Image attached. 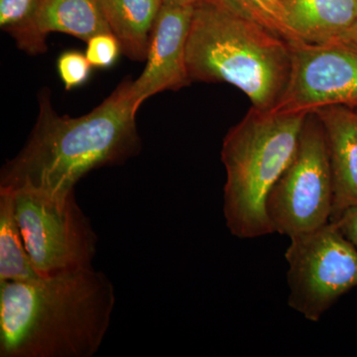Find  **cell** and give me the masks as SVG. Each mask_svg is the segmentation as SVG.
<instances>
[{"label":"cell","mask_w":357,"mask_h":357,"mask_svg":"<svg viewBox=\"0 0 357 357\" xmlns=\"http://www.w3.org/2000/svg\"><path fill=\"white\" fill-rule=\"evenodd\" d=\"M344 236L357 248V208H347L335 222Z\"/></svg>","instance_id":"d6986e66"},{"label":"cell","mask_w":357,"mask_h":357,"mask_svg":"<svg viewBox=\"0 0 357 357\" xmlns=\"http://www.w3.org/2000/svg\"><path fill=\"white\" fill-rule=\"evenodd\" d=\"M39 276L26 249L13 192L0 188V282L31 280Z\"/></svg>","instance_id":"5bb4252c"},{"label":"cell","mask_w":357,"mask_h":357,"mask_svg":"<svg viewBox=\"0 0 357 357\" xmlns=\"http://www.w3.org/2000/svg\"><path fill=\"white\" fill-rule=\"evenodd\" d=\"M86 56L93 67H112L119 58L121 50L119 40L112 33H103L86 42Z\"/></svg>","instance_id":"ac0fdd59"},{"label":"cell","mask_w":357,"mask_h":357,"mask_svg":"<svg viewBox=\"0 0 357 357\" xmlns=\"http://www.w3.org/2000/svg\"><path fill=\"white\" fill-rule=\"evenodd\" d=\"M291 70L273 109L277 114H310L324 107L357 109V51L337 42L289 41Z\"/></svg>","instance_id":"ba28073f"},{"label":"cell","mask_w":357,"mask_h":357,"mask_svg":"<svg viewBox=\"0 0 357 357\" xmlns=\"http://www.w3.org/2000/svg\"><path fill=\"white\" fill-rule=\"evenodd\" d=\"M290 241L285 253L289 307L307 321H319L357 287V248L333 222Z\"/></svg>","instance_id":"52a82bcc"},{"label":"cell","mask_w":357,"mask_h":357,"mask_svg":"<svg viewBox=\"0 0 357 357\" xmlns=\"http://www.w3.org/2000/svg\"><path fill=\"white\" fill-rule=\"evenodd\" d=\"M43 0H0V27L30 55L47 51L46 37L40 32L38 15Z\"/></svg>","instance_id":"9a60e30c"},{"label":"cell","mask_w":357,"mask_h":357,"mask_svg":"<svg viewBox=\"0 0 357 357\" xmlns=\"http://www.w3.org/2000/svg\"><path fill=\"white\" fill-rule=\"evenodd\" d=\"M356 112H357V109H356Z\"/></svg>","instance_id":"7402d4cb"},{"label":"cell","mask_w":357,"mask_h":357,"mask_svg":"<svg viewBox=\"0 0 357 357\" xmlns=\"http://www.w3.org/2000/svg\"><path fill=\"white\" fill-rule=\"evenodd\" d=\"M297 36L312 43L337 41L357 24V0H281Z\"/></svg>","instance_id":"8fae6325"},{"label":"cell","mask_w":357,"mask_h":357,"mask_svg":"<svg viewBox=\"0 0 357 357\" xmlns=\"http://www.w3.org/2000/svg\"><path fill=\"white\" fill-rule=\"evenodd\" d=\"M192 13L194 4H162L152 29L146 67L132 82L133 96L138 105L156 93L180 89L191 82L185 50Z\"/></svg>","instance_id":"9c48e42d"},{"label":"cell","mask_w":357,"mask_h":357,"mask_svg":"<svg viewBox=\"0 0 357 357\" xmlns=\"http://www.w3.org/2000/svg\"><path fill=\"white\" fill-rule=\"evenodd\" d=\"M335 42L347 45V46L351 47V48L357 51V24L354 25L351 29H349V31L345 33L342 38L338 39L337 41Z\"/></svg>","instance_id":"ffe728a7"},{"label":"cell","mask_w":357,"mask_h":357,"mask_svg":"<svg viewBox=\"0 0 357 357\" xmlns=\"http://www.w3.org/2000/svg\"><path fill=\"white\" fill-rule=\"evenodd\" d=\"M185 63L191 81L232 84L253 107L269 112L287 86L291 48L287 40L213 0H198Z\"/></svg>","instance_id":"3957f363"},{"label":"cell","mask_w":357,"mask_h":357,"mask_svg":"<svg viewBox=\"0 0 357 357\" xmlns=\"http://www.w3.org/2000/svg\"><path fill=\"white\" fill-rule=\"evenodd\" d=\"M333 195L325 130L312 112L293 159L267 195L265 211L274 234L292 238L330 222Z\"/></svg>","instance_id":"5b68a950"},{"label":"cell","mask_w":357,"mask_h":357,"mask_svg":"<svg viewBox=\"0 0 357 357\" xmlns=\"http://www.w3.org/2000/svg\"><path fill=\"white\" fill-rule=\"evenodd\" d=\"M237 16L263 26L282 38L300 39L289 23L281 0H213Z\"/></svg>","instance_id":"2e32d148"},{"label":"cell","mask_w":357,"mask_h":357,"mask_svg":"<svg viewBox=\"0 0 357 357\" xmlns=\"http://www.w3.org/2000/svg\"><path fill=\"white\" fill-rule=\"evenodd\" d=\"M198 0H162L164 4H170V6H192Z\"/></svg>","instance_id":"44dd1931"},{"label":"cell","mask_w":357,"mask_h":357,"mask_svg":"<svg viewBox=\"0 0 357 357\" xmlns=\"http://www.w3.org/2000/svg\"><path fill=\"white\" fill-rule=\"evenodd\" d=\"M11 192L26 249L41 276L93 267L98 237L75 192L66 196L29 189Z\"/></svg>","instance_id":"8992f818"},{"label":"cell","mask_w":357,"mask_h":357,"mask_svg":"<svg viewBox=\"0 0 357 357\" xmlns=\"http://www.w3.org/2000/svg\"><path fill=\"white\" fill-rule=\"evenodd\" d=\"M86 54L77 51H67L58 59L59 76L67 91L82 86L88 81L91 68Z\"/></svg>","instance_id":"e0dca14e"},{"label":"cell","mask_w":357,"mask_h":357,"mask_svg":"<svg viewBox=\"0 0 357 357\" xmlns=\"http://www.w3.org/2000/svg\"><path fill=\"white\" fill-rule=\"evenodd\" d=\"M112 34L131 60H146L162 0H98Z\"/></svg>","instance_id":"7c38bea8"},{"label":"cell","mask_w":357,"mask_h":357,"mask_svg":"<svg viewBox=\"0 0 357 357\" xmlns=\"http://www.w3.org/2000/svg\"><path fill=\"white\" fill-rule=\"evenodd\" d=\"M325 130L333 182L331 222L347 208H357V112L344 105L314 112Z\"/></svg>","instance_id":"30bf717a"},{"label":"cell","mask_w":357,"mask_h":357,"mask_svg":"<svg viewBox=\"0 0 357 357\" xmlns=\"http://www.w3.org/2000/svg\"><path fill=\"white\" fill-rule=\"evenodd\" d=\"M109 277L93 268L0 282V357H91L115 307Z\"/></svg>","instance_id":"7a4b0ae2"},{"label":"cell","mask_w":357,"mask_h":357,"mask_svg":"<svg viewBox=\"0 0 357 357\" xmlns=\"http://www.w3.org/2000/svg\"><path fill=\"white\" fill-rule=\"evenodd\" d=\"M307 114H277L251 107L222 143L227 173L223 215L232 236L274 234L265 211L267 195L293 159Z\"/></svg>","instance_id":"277c9868"},{"label":"cell","mask_w":357,"mask_h":357,"mask_svg":"<svg viewBox=\"0 0 357 357\" xmlns=\"http://www.w3.org/2000/svg\"><path fill=\"white\" fill-rule=\"evenodd\" d=\"M38 27L45 37L61 32L84 42L103 33L112 34L98 0H43Z\"/></svg>","instance_id":"4fadbf2b"},{"label":"cell","mask_w":357,"mask_h":357,"mask_svg":"<svg viewBox=\"0 0 357 357\" xmlns=\"http://www.w3.org/2000/svg\"><path fill=\"white\" fill-rule=\"evenodd\" d=\"M139 107L132 81L122 82L98 107L76 119L59 115L49 93L42 91L36 124L20 153L2 167L0 188L54 196L74 192L86 174L139 154Z\"/></svg>","instance_id":"6da1fadb"}]
</instances>
